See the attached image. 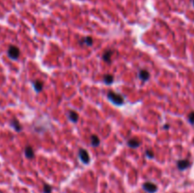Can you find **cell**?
<instances>
[{
    "mask_svg": "<svg viewBox=\"0 0 194 193\" xmlns=\"http://www.w3.org/2000/svg\"><path fill=\"white\" fill-rule=\"evenodd\" d=\"M107 98L111 102H113L114 104H116V105H122V104L124 103L123 97L119 95V94L115 93V92H112V91L109 92L107 94Z\"/></svg>",
    "mask_w": 194,
    "mask_h": 193,
    "instance_id": "6da1fadb",
    "label": "cell"
},
{
    "mask_svg": "<svg viewBox=\"0 0 194 193\" xmlns=\"http://www.w3.org/2000/svg\"><path fill=\"white\" fill-rule=\"evenodd\" d=\"M8 56L13 59V60H16L19 56H20V50L17 47L15 46H10L8 49Z\"/></svg>",
    "mask_w": 194,
    "mask_h": 193,
    "instance_id": "7a4b0ae2",
    "label": "cell"
},
{
    "mask_svg": "<svg viewBox=\"0 0 194 193\" xmlns=\"http://www.w3.org/2000/svg\"><path fill=\"white\" fill-rule=\"evenodd\" d=\"M79 156L81 160V162L82 163H84V164H88L90 162V157H89V154H88V152L84 150V149H81L80 152H79Z\"/></svg>",
    "mask_w": 194,
    "mask_h": 193,
    "instance_id": "3957f363",
    "label": "cell"
},
{
    "mask_svg": "<svg viewBox=\"0 0 194 193\" xmlns=\"http://www.w3.org/2000/svg\"><path fill=\"white\" fill-rule=\"evenodd\" d=\"M143 189L150 193H154L157 190V186L153 183H145L143 185Z\"/></svg>",
    "mask_w": 194,
    "mask_h": 193,
    "instance_id": "277c9868",
    "label": "cell"
},
{
    "mask_svg": "<svg viewBox=\"0 0 194 193\" xmlns=\"http://www.w3.org/2000/svg\"><path fill=\"white\" fill-rule=\"evenodd\" d=\"M138 77H139V79L143 81H147L149 79H150V73L148 72L147 70L145 69H142L140 70L139 72H138Z\"/></svg>",
    "mask_w": 194,
    "mask_h": 193,
    "instance_id": "5b68a950",
    "label": "cell"
},
{
    "mask_svg": "<svg viewBox=\"0 0 194 193\" xmlns=\"http://www.w3.org/2000/svg\"><path fill=\"white\" fill-rule=\"evenodd\" d=\"M188 166H190V162H188L187 160H179V161L177 162V167H178V169L181 170L187 169Z\"/></svg>",
    "mask_w": 194,
    "mask_h": 193,
    "instance_id": "8992f818",
    "label": "cell"
},
{
    "mask_svg": "<svg viewBox=\"0 0 194 193\" xmlns=\"http://www.w3.org/2000/svg\"><path fill=\"white\" fill-rule=\"evenodd\" d=\"M127 145H128L130 148L135 149V148H137V147L140 146V141L137 138H131L128 140V142H127Z\"/></svg>",
    "mask_w": 194,
    "mask_h": 193,
    "instance_id": "52a82bcc",
    "label": "cell"
},
{
    "mask_svg": "<svg viewBox=\"0 0 194 193\" xmlns=\"http://www.w3.org/2000/svg\"><path fill=\"white\" fill-rule=\"evenodd\" d=\"M10 125H12V127H13V129H14L16 132H21V131H22V126H21L20 122H19L17 119L13 118V119L12 120V122H10Z\"/></svg>",
    "mask_w": 194,
    "mask_h": 193,
    "instance_id": "ba28073f",
    "label": "cell"
},
{
    "mask_svg": "<svg viewBox=\"0 0 194 193\" xmlns=\"http://www.w3.org/2000/svg\"><path fill=\"white\" fill-rule=\"evenodd\" d=\"M25 154H26V157L29 158V159H32L34 157V152H33L32 148L30 146H27L25 149Z\"/></svg>",
    "mask_w": 194,
    "mask_h": 193,
    "instance_id": "9c48e42d",
    "label": "cell"
},
{
    "mask_svg": "<svg viewBox=\"0 0 194 193\" xmlns=\"http://www.w3.org/2000/svg\"><path fill=\"white\" fill-rule=\"evenodd\" d=\"M68 118L72 122H77L78 119H79V115L75 111H69L68 112Z\"/></svg>",
    "mask_w": 194,
    "mask_h": 193,
    "instance_id": "30bf717a",
    "label": "cell"
},
{
    "mask_svg": "<svg viewBox=\"0 0 194 193\" xmlns=\"http://www.w3.org/2000/svg\"><path fill=\"white\" fill-rule=\"evenodd\" d=\"M113 51L112 50H106L102 55V60L106 63H111V56H112Z\"/></svg>",
    "mask_w": 194,
    "mask_h": 193,
    "instance_id": "8fae6325",
    "label": "cell"
},
{
    "mask_svg": "<svg viewBox=\"0 0 194 193\" xmlns=\"http://www.w3.org/2000/svg\"><path fill=\"white\" fill-rule=\"evenodd\" d=\"M33 86H34L35 91H36L37 93H39V92H41V91L43 90L44 84H43V82H42L41 81H35L34 84H33Z\"/></svg>",
    "mask_w": 194,
    "mask_h": 193,
    "instance_id": "7c38bea8",
    "label": "cell"
},
{
    "mask_svg": "<svg viewBox=\"0 0 194 193\" xmlns=\"http://www.w3.org/2000/svg\"><path fill=\"white\" fill-rule=\"evenodd\" d=\"M90 140H91V145L93 147H98L99 145V138L97 135H91Z\"/></svg>",
    "mask_w": 194,
    "mask_h": 193,
    "instance_id": "4fadbf2b",
    "label": "cell"
},
{
    "mask_svg": "<svg viewBox=\"0 0 194 193\" xmlns=\"http://www.w3.org/2000/svg\"><path fill=\"white\" fill-rule=\"evenodd\" d=\"M103 81L105 82V84H107V85H110V84H113V81H114V77L112 75H106L103 78Z\"/></svg>",
    "mask_w": 194,
    "mask_h": 193,
    "instance_id": "5bb4252c",
    "label": "cell"
},
{
    "mask_svg": "<svg viewBox=\"0 0 194 193\" xmlns=\"http://www.w3.org/2000/svg\"><path fill=\"white\" fill-rule=\"evenodd\" d=\"M81 43H82L81 45H86V46H91L93 44V39L91 37H85L84 40H81Z\"/></svg>",
    "mask_w": 194,
    "mask_h": 193,
    "instance_id": "9a60e30c",
    "label": "cell"
},
{
    "mask_svg": "<svg viewBox=\"0 0 194 193\" xmlns=\"http://www.w3.org/2000/svg\"><path fill=\"white\" fill-rule=\"evenodd\" d=\"M188 121H190L191 124H194V112H191L188 115Z\"/></svg>",
    "mask_w": 194,
    "mask_h": 193,
    "instance_id": "2e32d148",
    "label": "cell"
},
{
    "mask_svg": "<svg viewBox=\"0 0 194 193\" xmlns=\"http://www.w3.org/2000/svg\"><path fill=\"white\" fill-rule=\"evenodd\" d=\"M44 192L45 193H50L51 192V186L48 185H45L44 186Z\"/></svg>",
    "mask_w": 194,
    "mask_h": 193,
    "instance_id": "e0dca14e",
    "label": "cell"
},
{
    "mask_svg": "<svg viewBox=\"0 0 194 193\" xmlns=\"http://www.w3.org/2000/svg\"><path fill=\"white\" fill-rule=\"evenodd\" d=\"M146 156L149 157V158H153V157L154 156V154H153V152L151 150H148V151L146 152Z\"/></svg>",
    "mask_w": 194,
    "mask_h": 193,
    "instance_id": "ac0fdd59",
    "label": "cell"
},
{
    "mask_svg": "<svg viewBox=\"0 0 194 193\" xmlns=\"http://www.w3.org/2000/svg\"><path fill=\"white\" fill-rule=\"evenodd\" d=\"M169 127H170V125H169V124H167V125H164V129H169Z\"/></svg>",
    "mask_w": 194,
    "mask_h": 193,
    "instance_id": "d6986e66",
    "label": "cell"
},
{
    "mask_svg": "<svg viewBox=\"0 0 194 193\" xmlns=\"http://www.w3.org/2000/svg\"><path fill=\"white\" fill-rule=\"evenodd\" d=\"M193 5H194V0H193Z\"/></svg>",
    "mask_w": 194,
    "mask_h": 193,
    "instance_id": "ffe728a7",
    "label": "cell"
}]
</instances>
